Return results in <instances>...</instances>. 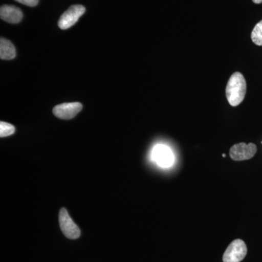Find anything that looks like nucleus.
I'll list each match as a JSON object with an SVG mask.
<instances>
[{"label":"nucleus","instance_id":"nucleus-5","mask_svg":"<svg viewBox=\"0 0 262 262\" xmlns=\"http://www.w3.org/2000/svg\"><path fill=\"white\" fill-rule=\"evenodd\" d=\"M84 12H85V8L82 5H72L62 14L58 20V27L61 29H70L77 23L79 18L84 14Z\"/></svg>","mask_w":262,"mask_h":262},{"label":"nucleus","instance_id":"nucleus-3","mask_svg":"<svg viewBox=\"0 0 262 262\" xmlns=\"http://www.w3.org/2000/svg\"><path fill=\"white\" fill-rule=\"evenodd\" d=\"M59 225L62 232L67 238L75 239L80 237V229L71 219L70 215L66 208H63L60 210Z\"/></svg>","mask_w":262,"mask_h":262},{"label":"nucleus","instance_id":"nucleus-8","mask_svg":"<svg viewBox=\"0 0 262 262\" xmlns=\"http://www.w3.org/2000/svg\"><path fill=\"white\" fill-rule=\"evenodd\" d=\"M0 17L10 24H18L23 18L21 10L13 5H3L0 8Z\"/></svg>","mask_w":262,"mask_h":262},{"label":"nucleus","instance_id":"nucleus-4","mask_svg":"<svg viewBox=\"0 0 262 262\" xmlns=\"http://www.w3.org/2000/svg\"><path fill=\"white\" fill-rule=\"evenodd\" d=\"M151 159L162 168H170L174 163V155L168 146L158 144L151 151Z\"/></svg>","mask_w":262,"mask_h":262},{"label":"nucleus","instance_id":"nucleus-14","mask_svg":"<svg viewBox=\"0 0 262 262\" xmlns=\"http://www.w3.org/2000/svg\"><path fill=\"white\" fill-rule=\"evenodd\" d=\"M222 156H223V157H224V158H225V157H226V155L223 154V155H222Z\"/></svg>","mask_w":262,"mask_h":262},{"label":"nucleus","instance_id":"nucleus-12","mask_svg":"<svg viewBox=\"0 0 262 262\" xmlns=\"http://www.w3.org/2000/svg\"><path fill=\"white\" fill-rule=\"evenodd\" d=\"M15 1L29 7L36 6L39 3V0H15Z\"/></svg>","mask_w":262,"mask_h":262},{"label":"nucleus","instance_id":"nucleus-10","mask_svg":"<svg viewBox=\"0 0 262 262\" xmlns=\"http://www.w3.org/2000/svg\"><path fill=\"white\" fill-rule=\"evenodd\" d=\"M251 39L256 46H262V20L258 22L251 33Z\"/></svg>","mask_w":262,"mask_h":262},{"label":"nucleus","instance_id":"nucleus-1","mask_svg":"<svg viewBox=\"0 0 262 262\" xmlns=\"http://www.w3.org/2000/svg\"><path fill=\"white\" fill-rule=\"evenodd\" d=\"M246 94V82L245 77L239 72L231 75L227 84L226 96L232 106H237L244 101Z\"/></svg>","mask_w":262,"mask_h":262},{"label":"nucleus","instance_id":"nucleus-2","mask_svg":"<svg viewBox=\"0 0 262 262\" xmlns=\"http://www.w3.org/2000/svg\"><path fill=\"white\" fill-rule=\"evenodd\" d=\"M247 254V246L244 241L236 239L229 245L223 255L224 262H241Z\"/></svg>","mask_w":262,"mask_h":262},{"label":"nucleus","instance_id":"nucleus-6","mask_svg":"<svg viewBox=\"0 0 262 262\" xmlns=\"http://www.w3.org/2000/svg\"><path fill=\"white\" fill-rule=\"evenodd\" d=\"M257 147L253 143L246 144L245 143L234 144L231 147L229 155L235 161L250 160L256 155Z\"/></svg>","mask_w":262,"mask_h":262},{"label":"nucleus","instance_id":"nucleus-11","mask_svg":"<svg viewBox=\"0 0 262 262\" xmlns=\"http://www.w3.org/2000/svg\"><path fill=\"white\" fill-rule=\"evenodd\" d=\"M15 131V127L8 122H0V136L2 138L13 135Z\"/></svg>","mask_w":262,"mask_h":262},{"label":"nucleus","instance_id":"nucleus-7","mask_svg":"<svg viewBox=\"0 0 262 262\" xmlns=\"http://www.w3.org/2000/svg\"><path fill=\"white\" fill-rule=\"evenodd\" d=\"M82 108V103L79 102L61 103L53 108V114L62 120H70L80 113Z\"/></svg>","mask_w":262,"mask_h":262},{"label":"nucleus","instance_id":"nucleus-9","mask_svg":"<svg viewBox=\"0 0 262 262\" xmlns=\"http://www.w3.org/2000/svg\"><path fill=\"white\" fill-rule=\"evenodd\" d=\"M16 52L13 43L2 37L0 40V58L3 60H12L15 58Z\"/></svg>","mask_w":262,"mask_h":262},{"label":"nucleus","instance_id":"nucleus-13","mask_svg":"<svg viewBox=\"0 0 262 262\" xmlns=\"http://www.w3.org/2000/svg\"><path fill=\"white\" fill-rule=\"evenodd\" d=\"M255 4H261L262 3V0H252Z\"/></svg>","mask_w":262,"mask_h":262}]
</instances>
